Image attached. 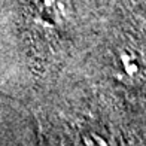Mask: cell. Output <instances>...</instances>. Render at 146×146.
I'll return each mask as SVG.
<instances>
[{
	"instance_id": "obj_2",
	"label": "cell",
	"mask_w": 146,
	"mask_h": 146,
	"mask_svg": "<svg viewBox=\"0 0 146 146\" xmlns=\"http://www.w3.org/2000/svg\"><path fill=\"white\" fill-rule=\"evenodd\" d=\"M137 6H140V8H143V9H146V0H133Z\"/></svg>"
},
{
	"instance_id": "obj_1",
	"label": "cell",
	"mask_w": 146,
	"mask_h": 146,
	"mask_svg": "<svg viewBox=\"0 0 146 146\" xmlns=\"http://www.w3.org/2000/svg\"><path fill=\"white\" fill-rule=\"evenodd\" d=\"M116 73L125 82H139L146 78V63L137 51L125 48L118 52L115 58Z\"/></svg>"
}]
</instances>
